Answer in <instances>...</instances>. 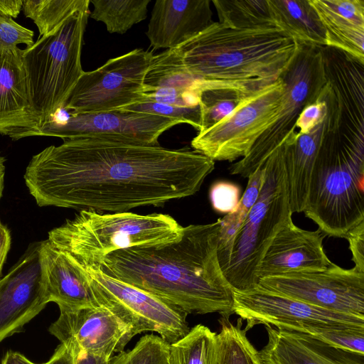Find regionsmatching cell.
I'll use <instances>...</instances> for the list:
<instances>
[{
	"label": "cell",
	"mask_w": 364,
	"mask_h": 364,
	"mask_svg": "<svg viewBox=\"0 0 364 364\" xmlns=\"http://www.w3.org/2000/svg\"><path fill=\"white\" fill-rule=\"evenodd\" d=\"M210 0H157L146 32L153 49L181 47L208 28L212 21Z\"/></svg>",
	"instance_id": "d6986e66"
},
{
	"label": "cell",
	"mask_w": 364,
	"mask_h": 364,
	"mask_svg": "<svg viewBox=\"0 0 364 364\" xmlns=\"http://www.w3.org/2000/svg\"><path fill=\"white\" fill-rule=\"evenodd\" d=\"M246 96L237 90L227 88L203 89L200 97L201 119L198 132L210 128L230 114Z\"/></svg>",
	"instance_id": "4dcf8cb0"
},
{
	"label": "cell",
	"mask_w": 364,
	"mask_h": 364,
	"mask_svg": "<svg viewBox=\"0 0 364 364\" xmlns=\"http://www.w3.org/2000/svg\"><path fill=\"white\" fill-rule=\"evenodd\" d=\"M277 27L299 43L326 46L325 31L309 0H267Z\"/></svg>",
	"instance_id": "cb8c5ba5"
},
{
	"label": "cell",
	"mask_w": 364,
	"mask_h": 364,
	"mask_svg": "<svg viewBox=\"0 0 364 364\" xmlns=\"http://www.w3.org/2000/svg\"><path fill=\"white\" fill-rule=\"evenodd\" d=\"M178 121L148 113L124 109L75 114L65 120L45 123L37 136L65 139H100L146 145H159V136Z\"/></svg>",
	"instance_id": "4fadbf2b"
},
{
	"label": "cell",
	"mask_w": 364,
	"mask_h": 364,
	"mask_svg": "<svg viewBox=\"0 0 364 364\" xmlns=\"http://www.w3.org/2000/svg\"><path fill=\"white\" fill-rule=\"evenodd\" d=\"M77 355L72 346L61 343L45 364H76Z\"/></svg>",
	"instance_id": "74e56055"
},
{
	"label": "cell",
	"mask_w": 364,
	"mask_h": 364,
	"mask_svg": "<svg viewBox=\"0 0 364 364\" xmlns=\"http://www.w3.org/2000/svg\"><path fill=\"white\" fill-rule=\"evenodd\" d=\"M11 247L10 231L6 226L0 221V277L3 265L6 259L7 254Z\"/></svg>",
	"instance_id": "f35d334b"
},
{
	"label": "cell",
	"mask_w": 364,
	"mask_h": 364,
	"mask_svg": "<svg viewBox=\"0 0 364 364\" xmlns=\"http://www.w3.org/2000/svg\"><path fill=\"white\" fill-rule=\"evenodd\" d=\"M262 364H364V354L339 348L309 335L265 326Z\"/></svg>",
	"instance_id": "ffe728a7"
},
{
	"label": "cell",
	"mask_w": 364,
	"mask_h": 364,
	"mask_svg": "<svg viewBox=\"0 0 364 364\" xmlns=\"http://www.w3.org/2000/svg\"><path fill=\"white\" fill-rule=\"evenodd\" d=\"M150 0H90V16L102 22L110 33L124 34L146 18Z\"/></svg>",
	"instance_id": "484cf974"
},
{
	"label": "cell",
	"mask_w": 364,
	"mask_h": 364,
	"mask_svg": "<svg viewBox=\"0 0 364 364\" xmlns=\"http://www.w3.org/2000/svg\"><path fill=\"white\" fill-rule=\"evenodd\" d=\"M257 287L343 314L364 318V272L332 263L311 272H288L259 279Z\"/></svg>",
	"instance_id": "7c38bea8"
},
{
	"label": "cell",
	"mask_w": 364,
	"mask_h": 364,
	"mask_svg": "<svg viewBox=\"0 0 364 364\" xmlns=\"http://www.w3.org/2000/svg\"><path fill=\"white\" fill-rule=\"evenodd\" d=\"M220 323L216 364H262L259 351L247 338V330L242 328L240 318L235 324L223 317Z\"/></svg>",
	"instance_id": "83f0119b"
},
{
	"label": "cell",
	"mask_w": 364,
	"mask_h": 364,
	"mask_svg": "<svg viewBox=\"0 0 364 364\" xmlns=\"http://www.w3.org/2000/svg\"><path fill=\"white\" fill-rule=\"evenodd\" d=\"M84 269L97 304L117 314L136 335L156 332L171 344L189 331L187 314L178 307L105 274L97 266Z\"/></svg>",
	"instance_id": "8fae6325"
},
{
	"label": "cell",
	"mask_w": 364,
	"mask_h": 364,
	"mask_svg": "<svg viewBox=\"0 0 364 364\" xmlns=\"http://www.w3.org/2000/svg\"><path fill=\"white\" fill-rule=\"evenodd\" d=\"M319 230L310 231L297 227L292 220L276 234L258 267V281L266 277L288 272H311L327 269L333 262L323 247Z\"/></svg>",
	"instance_id": "e0dca14e"
},
{
	"label": "cell",
	"mask_w": 364,
	"mask_h": 364,
	"mask_svg": "<svg viewBox=\"0 0 364 364\" xmlns=\"http://www.w3.org/2000/svg\"><path fill=\"white\" fill-rule=\"evenodd\" d=\"M325 31L326 46L364 64V0H309Z\"/></svg>",
	"instance_id": "7402d4cb"
},
{
	"label": "cell",
	"mask_w": 364,
	"mask_h": 364,
	"mask_svg": "<svg viewBox=\"0 0 364 364\" xmlns=\"http://www.w3.org/2000/svg\"><path fill=\"white\" fill-rule=\"evenodd\" d=\"M90 14V10L75 14L55 31L23 49L30 100L40 129L64 109L85 72L81 52Z\"/></svg>",
	"instance_id": "8992f818"
},
{
	"label": "cell",
	"mask_w": 364,
	"mask_h": 364,
	"mask_svg": "<svg viewBox=\"0 0 364 364\" xmlns=\"http://www.w3.org/2000/svg\"><path fill=\"white\" fill-rule=\"evenodd\" d=\"M284 89L281 77L243 97L230 114L198 132L191 141L192 148L214 161L242 159L274 121Z\"/></svg>",
	"instance_id": "9c48e42d"
},
{
	"label": "cell",
	"mask_w": 364,
	"mask_h": 364,
	"mask_svg": "<svg viewBox=\"0 0 364 364\" xmlns=\"http://www.w3.org/2000/svg\"><path fill=\"white\" fill-rule=\"evenodd\" d=\"M240 194V189L235 183L227 181L215 183L210 190V200L213 208L220 213H232L238 206Z\"/></svg>",
	"instance_id": "e575fe53"
},
{
	"label": "cell",
	"mask_w": 364,
	"mask_h": 364,
	"mask_svg": "<svg viewBox=\"0 0 364 364\" xmlns=\"http://www.w3.org/2000/svg\"><path fill=\"white\" fill-rule=\"evenodd\" d=\"M40 242L31 243L0 279V343L18 332L49 303L43 279Z\"/></svg>",
	"instance_id": "2e32d148"
},
{
	"label": "cell",
	"mask_w": 364,
	"mask_h": 364,
	"mask_svg": "<svg viewBox=\"0 0 364 364\" xmlns=\"http://www.w3.org/2000/svg\"><path fill=\"white\" fill-rule=\"evenodd\" d=\"M217 333L198 324L170 344V364H216Z\"/></svg>",
	"instance_id": "4316f807"
},
{
	"label": "cell",
	"mask_w": 364,
	"mask_h": 364,
	"mask_svg": "<svg viewBox=\"0 0 364 364\" xmlns=\"http://www.w3.org/2000/svg\"><path fill=\"white\" fill-rule=\"evenodd\" d=\"M179 48L188 70L208 87L249 95L281 77L299 45L274 26L237 28L213 21Z\"/></svg>",
	"instance_id": "3957f363"
},
{
	"label": "cell",
	"mask_w": 364,
	"mask_h": 364,
	"mask_svg": "<svg viewBox=\"0 0 364 364\" xmlns=\"http://www.w3.org/2000/svg\"><path fill=\"white\" fill-rule=\"evenodd\" d=\"M33 35V31L21 26L12 18L0 15V50L14 48L21 43L29 48L34 43Z\"/></svg>",
	"instance_id": "836d02e7"
},
{
	"label": "cell",
	"mask_w": 364,
	"mask_h": 364,
	"mask_svg": "<svg viewBox=\"0 0 364 364\" xmlns=\"http://www.w3.org/2000/svg\"><path fill=\"white\" fill-rule=\"evenodd\" d=\"M183 227L164 213L80 210L73 219L48 232V240L81 266L91 267L109 254L133 247L171 243Z\"/></svg>",
	"instance_id": "5b68a950"
},
{
	"label": "cell",
	"mask_w": 364,
	"mask_h": 364,
	"mask_svg": "<svg viewBox=\"0 0 364 364\" xmlns=\"http://www.w3.org/2000/svg\"><path fill=\"white\" fill-rule=\"evenodd\" d=\"M39 252L49 302L72 309L99 305L84 267L48 240L40 242Z\"/></svg>",
	"instance_id": "44dd1931"
},
{
	"label": "cell",
	"mask_w": 364,
	"mask_h": 364,
	"mask_svg": "<svg viewBox=\"0 0 364 364\" xmlns=\"http://www.w3.org/2000/svg\"><path fill=\"white\" fill-rule=\"evenodd\" d=\"M346 238L349 242L354 267L364 272V220L350 230Z\"/></svg>",
	"instance_id": "8d00e7d4"
},
{
	"label": "cell",
	"mask_w": 364,
	"mask_h": 364,
	"mask_svg": "<svg viewBox=\"0 0 364 364\" xmlns=\"http://www.w3.org/2000/svg\"><path fill=\"white\" fill-rule=\"evenodd\" d=\"M110 358L102 355L80 352L77 355L76 364H109Z\"/></svg>",
	"instance_id": "60d3db41"
},
{
	"label": "cell",
	"mask_w": 364,
	"mask_h": 364,
	"mask_svg": "<svg viewBox=\"0 0 364 364\" xmlns=\"http://www.w3.org/2000/svg\"><path fill=\"white\" fill-rule=\"evenodd\" d=\"M326 114V103L318 94L316 100L306 105L300 113L295 124L296 137L310 133L316 126L323 122Z\"/></svg>",
	"instance_id": "d590c367"
},
{
	"label": "cell",
	"mask_w": 364,
	"mask_h": 364,
	"mask_svg": "<svg viewBox=\"0 0 364 364\" xmlns=\"http://www.w3.org/2000/svg\"><path fill=\"white\" fill-rule=\"evenodd\" d=\"M1 364H37L29 360L23 354L14 352L7 351L1 360ZM45 364V363H42Z\"/></svg>",
	"instance_id": "b9f144b4"
},
{
	"label": "cell",
	"mask_w": 364,
	"mask_h": 364,
	"mask_svg": "<svg viewBox=\"0 0 364 364\" xmlns=\"http://www.w3.org/2000/svg\"><path fill=\"white\" fill-rule=\"evenodd\" d=\"M299 332L335 347L364 354V328L317 325L303 328Z\"/></svg>",
	"instance_id": "d6a6232c"
},
{
	"label": "cell",
	"mask_w": 364,
	"mask_h": 364,
	"mask_svg": "<svg viewBox=\"0 0 364 364\" xmlns=\"http://www.w3.org/2000/svg\"><path fill=\"white\" fill-rule=\"evenodd\" d=\"M294 61L282 76L285 89L273 123L259 136L247 154L232 164V175L249 178L288 137L294 134L303 108L316 100L325 83L321 48L299 43Z\"/></svg>",
	"instance_id": "ba28073f"
},
{
	"label": "cell",
	"mask_w": 364,
	"mask_h": 364,
	"mask_svg": "<svg viewBox=\"0 0 364 364\" xmlns=\"http://www.w3.org/2000/svg\"><path fill=\"white\" fill-rule=\"evenodd\" d=\"M220 227V218L189 225L175 242L119 250L95 266L187 314L218 313L229 318L234 314V295L218 261Z\"/></svg>",
	"instance_id": "7a4b0ae2"
},
{
	"label": "cell",
	"mask_w": 364,
	"mask_h": 364,
	"mask_svg": "<svg viewBox=\"0 0 364 364\" xmlns=\"http://www.w3.org/2000/svg\"><path fill=\"white\" fill-rule=\"evenodd\" d=\"M324 130L325 119L310 133L300 135L294 144H284L292 213L304 212L306 208L311 176Z\"/></svg>",
	"instance_id": "603a6c76"
},
{
	"label": "cell",
	"mask_w": 364,
	"mask_h": 364,
	"mask_svg": "<svg viewBox=\"0 0 364 364\" xmlns=\"http://www.w3.org/2000/svg\"><path fill=\"white\" fill-rule=\"evenodd\" d=\"M264 165L259 194L234 240L223 273L236 291L255 288L258 267L267 248L281 228L292 220L284 144L269 155Z\"/></svg>",
	"instance_id": "52a82bcc"
},
{
	"label": "cell",
	"mask_w": 364,
	"mask_h": 364,
	"mask_svg": "<svg viewBox=\"0 0 364 364\" xmlns=\"http://www.w3.org/2000/svg\"><path fill=\"white\" fill-rule=\"evenodd\" d=\"M170 343L153 334L142 336L130 350L111 357L109 364H170Z\"/></svg>",
	"instance_id": "1f68e13d"
},
{
	"label": "cell",
	"mask_w": 364,
	"mask_h": 364,
	"mask_svg": "<svg viewBox=\"0 0 364 364\" xmlns=\"http://www.w3.org/2000/svg\"><path fill=\"white\" fill-rule=\"evenodd\" d=\"M233 313L246 321L247 331L257 324L296 332L317 325L364 328V318L321 309L257 287L248 291L233 290Z\"/></svg>",
	"instance_id": "5bb4252c"
},
{
	"label": "cell",
	"mask_w": 364,
	"mask_h": 364,
	"mask_svg": "<svg viewBox=\"0 0 364 364\" xmlns=\"http://www.w3.org/2000/svg\"><path fill=\"white\" fill-rule=\"evenodd\" d=\"M219 23L228 27L250 28L276 26L267 0H213Z\"/></svg>",
	"instance_id": "f546056e"
},
{
	"label": "cell",
	"mask_w": 364,
	"mask_h": 364,
	"mask_svg": "<svg viewBox=\"0 0 364 364\" xmlns=\"http://www.w3.org/2000/svg\"><path fill=\"white\" fill-rule=\"evenodd\" d=\"M59 309L58 318L49 331L62 343L72 346L77 355L86 352L110 358L114 353L122 352L136 336L131 326L103 305Z\"/></svg>",
	"instance_id": "9a60e30c"
},
{
	"label": "cell",
	"mask_w": 364,
	"mask_h": 364,
	"mask_svg": "<svg viewBox=\"0 0 364 364\" xmlns=\"http://www.w3.org/2000/svg\"><path fill=\"white\" fill-rule=\"evenodd\" d=\"M304 213L335 237L364 220L363 137L328 131L325 122Z\"/></svg>",
	"instance_id": "277c9868"
},
{
	"label": "cell",
	"mask_w": 364,
	"mask_h": 364,
	"mask_svg": "<svg viewBox=\"0 0 364 364\" xmlns=\"http://www.w3.org/2000/svg\"><path fill=\"white\" fill-rule=\"evenodd\" d=\"M90 0H23L22 9L43 36L55 31L75 14L90 10Z\"/></svg>",
	"instance_id": "f1b7e54d"
},
{
	"label": "cell",
	"mask_w": 364,
	"mask_h": 364,
	"mask_svg": "<svg viewBox=\"0 0 364 364\" xmlns=\"http://www.w3.org/2000/svg\"><path fill=\"white\" fill-rule=\"evenodd\" d=\"M264 172V163L248 178L246 189L240 199L237 209L220 218L218 257L223 273L229 264L234 240L258 198L262 186Z\"/></svg>",
	"instance_id": "d4e9b609"
},
{
	"label": "cell",
	"mask_w": 364,
	"mask_h": 364,
	"mask_svg": "<svg viewBox=\"0 0 364 364\" xmlns=\"http://www.w3.org/2000/svg\"><path fill=\"white\" fill-rule=\"evenodd\" d=\"M23 50H0V134L13 140L37 136L39 121L33 109L23 61Z\"/></svg>",
	"instance_id": "ac0fdd59"
},
{
	"label": "cell",
	"mask_w": 364,
	"mask_h": 364,
	"mask_svg": "<svg viewBox=\"0 0 364 364\" xmlns=\"http://www.w3.org/2000/svg\"><path fill=\"white\" fill-rule=\"evenodd\" d=\"M22 0H0V15L16 18L22 9Z\"/></svg>",
	"instance_id": "ab89813d"
},
{
	"label": "cell",
	"mask_w": 364,
	"mask_h": 364,
	"mask_svg": "<svg viewBox=\"0 0 364 364\" xmlns=\"http://www.w3.org/2000/svg\"><path fill=\"white\" fill-rule=\"evenodd\" d=\"M214 168L189 149L73 139L34 155L24 180L41 207L119 213L191 196Z\"/></svg>",
	"instance_id": "6da1fadb"
},
{
	"label": "cell",
	"mask_w": 364,
	"mask_h": 364,
	"mask_svg": "<svg viewBox=\"0 0 364 364\" xmlns=\"http://www.w3.org/2000/svg\"><path fill=\"white\" fill-rule=\"evenodd\" d=\"M151 51L134 49L84 72L64 107L75 114L124 109L142 101Z\"/></svg>",
	"instance_id": "30bf717a"
},
{
	"label": "cell",
	"mask_w": 364,
	"mask_h": 364,
	"mask_svg": "<svg viewBox=\"0 0 364 364\" xmlns=\"http://www.w3.org/2000/svg\"><path fill=\"white\" fill-rule=\"evenodd\" d=\"M5 158L0 155V199L2 196L3 190H4V176H5V170L6 167L4 165Z\"/></svg>",
	"instance_id": "7bdbcfd3"
}]
</instances>
